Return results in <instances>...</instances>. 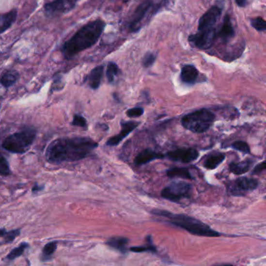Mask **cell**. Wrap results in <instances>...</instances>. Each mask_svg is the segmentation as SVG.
<instances>
[{
  "label": "cell",
  "instance_id": "obj_1",
  "mask_svg": "<svg viewBox=\"0 0 266 266\" xmlns=\"http://www.w3.org/2000/svg\"><path fill=\"white\" fill-rule=\"evenodd\" d=\"M97 147L98 143L89 138H59L46 149V159L53 164L76 162L86 158Z\"/></svg>",
  "mask_w": 266,
  "mask_h": 266
},
{
  "label": "cell",
  "instance_id": "obj_28",
  "mask_svg": "<svg viewBox=\"0 0 266 266\" xmlns=\"http://www.w3.org/2000/svg\"><path fill=\"white\" fill-rule=\"evenodd\" d=\"M148 244L144 245V246L140 247H132L130 248V250L133 252L141 253V252H146V251H149V252H156V247L153 246L152 244V240H150L151 236H148Z\"/></svg>",
  "mask_w": 266,
  "mask_h": 266
},
{
  "label": "cell",
  "instance_id": "obj_9",
  "mask_svg": "<svg viewBox=\"0 0 266 266\" xmlns=\"http://www.w3.org/2000/svg\"><path fill=\"white\" fill-rule=\"evenodd\" d=\"M258 187V181L255 179L241 177L230 183L228 192L234 196H243L248 191L255 190Z\"/></svg>",
  "mask_w": 266,
  "mask_h": 266
},
{
  "label": "cell",
  "instance_id": "obj_19",
  "mask_svg": "<svg viewBox=\"0 0 266 266\" xmlns=\"http://www.w3.org/2000/svg\"><path fill=\"white\" fill-rule=\"evenodd\" d=\"M20 78V74L16 70H7L0 78V84L6 89L12 87L17 82Z\"/></svg>",
  "mask_w": 266,
  "mask_h": 266
},
{
  "label": "cell",
  "instance_id": "obj_4",
  "mask_svg": "<svg viewBox=\"0 0 266 266\" xmlns=\"http://www.w3.org/2000/svg\"><path fill=\"white\" fill-rule=\"evenodd\" d=\"M37 131L32 127H27L19 132L11 134L3 141L2 148L16 154H23L30 148L36 138Z\"/></svg>",
  "mask_w": 266,
  "mask_h": 266
},
{
  "label": "cell",
  "instance_id": "obj_14",
  "mask_svg": "<svg viewBox=\"0 0 266 266\" xmlns=\"http://www.w3.org/2000/svg\"><path fill=\"white\" fill-rule=\"evenodd\" d=\"M234 35H235V30L231 22L230 16L229 15H226L222 26L219 28L218 32H216V38H220L223 42H227L230 39L234 38Z\"/></svg>",
  "mask_w": 266,
  "mask_h": 266
},
{
  "label": "cell",
  "instance_id": "obj_30",
  "mask_svg": "<svg viewBox=\"0 0 266 266\" xmlns=\"http://www.w3.org/2000/svg\"><path fill=\"white\" fill-rule=\"evenodd\" d=\"M231 147L235 150L243 152L244 154H250V147L248 145V143L243 141H235L231 144Z\"/></svg>",
  "mask_w": 266,
  "mask_h": 266
},
{
  "label": "cell",
  "instance_id": "obj_13",
  "mask_svg": "<svg viewBox=\"0 0 266 266\" xmlns=\"http://www.w3.org/2000/svg\"><path fill=\"white\" fill-rule=\"evenodd\" d=\"M140 123L136 122V121H123L121 123V126H122V130H120V132L116 136L112 137L110 138L107 142H106V145L108 146H116L118 145L124 138H126L128 136L130 133L132 132L134 129L137 128L139 126Z\"/></svg>",
  "mask_w": 266,
  "mask_h": 266
},
{
  "label": "cell",
  "instance_id": "obj_10",
  "mask_svg": "<svg viewBox=\"0 0 266 266\" xmlns=\"http://www.w3.org/2000/svg\"><path fill=\"white\" fill-rule=\"evenodd\" d=\"M222 14V8L218 6H213L202 15L198 22V31L208 30L214 28L215 24L218 21Z\"/></svg>",
  "mask_w": 266,
  "mask_h": 266
},
{
  "label": "cell",
  "instance_id": "obj_24",
  "mask_svg": "<svg viewBox=\"0 0 266 266\" xmlns=\"http://www.w3.org/2000/svg\"><path fill=\"white\" fill-rule=\"evenodd\" d=\"M57 244H58L57 241H52L45 245L42 250V256H41L42 261L50 260L57 248Z\"/></svg>",
  "mask_w": 266,
  "mask_h": 266
},
{
  "label": "cell",
  "instance_id": "obj_21",
  "mask_svg": "<svg viewBox=\"0 0 266 266\" xmlns=\"http://www.w3.org/2000/svg\"><path fill=\"white\" fill-rule=\"evenodd\" d=\"M129 240L126 237L123 236H115L112 238L109 239L106 244L110 248H113L115 250H117L122 254H126L127 252V244H128Z\"/></svg>",
  "mask_w": 266,
  "mask_h": 266
},
{
  "label": "cell",
  "instance_id": "obj_17",
  "mask_svg": "<svg viewBox=\"0 0 266 266\" xmlns=\"http://www.w3.org/2000/svg\"><path fill=\"white\" fill-rule=\"evenodd\" d=\"M104 73V66H98L92 70L87 77V82L92 89L96 90L100 87L102 76Z\"/></svg>",
  "mask_w": 266,
  "mask_h": 266
},
{
  "label": "cell",
  "instance_id": "obj_5",
  "mask_svg": "<svg viewBox=\"0 0 266 266\" xmlns=\"http://www.w3.org/2000/svg\"><path fill=\"white\" fill-rule=\"evenodd\" d=\"M216 120V115L207 109L190 112L185 115L181 120L183 126L191 132L204 133L210 128Z\"/></svg>",
  "mask_w": 266,
  "mask_h": 266
},
{
  "label": "cell",
  "instance_id": "obj_6",
  "mask_svg": "<svg viewBox=\"0 0 266 266\" xmlns=\"http://www.w3.org/2000/svg\"><path fill=\"white\" fill-rule=\"evenodd\" d=\"M80 0H49L43 6L45 15L53 18L72 11Z\"/></svg>",
  "mask_w": 266,
  "mask_h": 266
},
{
  "label": "cell",
  "instance_id": "obj_34",
  "mask_svg": "<svg viewBox=\"0 0 266 266\" xmlns=\"http://www.w3.org/2000/svg\"><path fill=\"white\" fill-rule=\"evenodd\" d=\"M63 76L60 75V74H57L55 76L54 80H53V83H52V91L56 90L59 91L61 90L63 88Z\"/></svg>",
  "mask_w": 266,
  "mask_h": 266
},
{
  "label": "cell",
  "instance_id": "obj_32",
  "mask_svg": "<svg viewBox=\"0 0 266 266\" xmlns=\"http://www.w3.org/2000/svg\"><path fill=\"white\" fill-rule=\"evenodd\" d=\"M72 124L74 126H80L83 128H86L88 126L86 119L84 118V116L78 114L74 115Z\"/></svg>",
  "mask_w": 266,
  "mask_h": 266
},
{
  "label": "cell",
  "instance_id": "obj_27",
  "mask_svg": "<svg viewBox=\"0 0 266 266\" xmlns=\"http://www.w3.org/2000/svg\"><path fill=\"white\" fill-rule=\"evenodd\" d=\"M20 230H10V231H6V230H0V236L3 238V241L5 243L12 242L13 240L17 237L20 235Z\"/></svg>",
  "mask_w": 266,
  "mask_h": 266
},
{
  "label": "cell",
  "instance_id": "obj_2",
  "mask_svg": "<svg viewBox=\"0 0 266 266\" xmlns=\"http://www.w3.org/2000/svg\"><path fill=\"white\" fill-rule=\"evenodd\" d=\"M105 28L106 23L101 19L84 24L60 47L63 57L66 60H71L78 53L94 46L99 40Z\"/></svg>",
  "mask_w": 266,
  "mask_h": 266
},
{
  "label": "cell",
  "instance_id": "obj_37",
  "mask_svg": "<svg viewBox=\"0 0 266 266\" xmlns=\"http://www.w3.org/2000/svg\"><path fill=\"white\" fill-rule=\"evenodd\" d=\"M45 187L42 186V185H38V184H35L34 187H33L32 188V192L33 193H36L38 192V191H41V190H43L44 189Z\"/></svg>",
  "mask_w": 266,
  "mask_h": 266
},
{
  "label": "cell",
  "instance_id": "obj_11",
  "mask_svg": "<svg viewBox=\"0 0 266 266\" xmlns=\"http://www.w3.org/2000/svg\"><path fill=\"white\" fill-rule=\"evenodd\" d=\"M152 6H153V3L152 1L146 0L137 7L130 18V23H129V28H130V31H136L140 28L141 22L145 17L150 9L152 8Z\"/></svg>",
  "mask_w": 266,
  "mask_h": 266
},
{
  "label": "cell",
  "instance_id": "obj_8",
  "mask_svg": "<svg viewBox=\"0 0 266 266\" xmlns=\"http://www.w3.org/2000/svg\"><path fill=\"white\" fill-rule=\"evenodd\" d=\"M216 38L215 28L208 30L198 31L196 34L189 36L188 40L191 46L202 50H205L212 47Z\"/></svg>",
  "mask_w": 266,
  "mask_h": 266
},
{
  "label": "cell",
  "instance_id": "obj_25",
  "mask_svg": "<svg viewBox=\"0 0 266 266\" xmlns=\"http://www.w3.org/2000/svg\"><path fill=\"white\" fill-rule=\"evenodd\" d=\"M28 247H29V244L28 243H21L19 246L16 247V248H14V249H13L9 253L8 255L6 256V260L14 261L16 258H18V257L21 256L23 253L24 252V250H26L27 248H28Z\"/></svg>",
  "mask_w": 266,
  "mask_h": 266
},
{
  "label": "cell",
  "instance_id": "obj_22",
  "mask_svg": "<svg viewBox=\"0 0 266 266\" xmlns=\"http://www.w3.org/2000/svg\"><path fill=\"white\" fill-rule=\"evenodd\" d=\"M226 156L223 153H215L209 155L204 162V168L215 170L224 161Z\"/></svg>",
  "mask_w": 266,
  "mask_h": 266
},
{
  "label": "cell",
  "instance_id": "obj_29",
  "mask_svg": "<svg viewBox=\"0 0 266 266\" xmlns=\"http://www.w3.org/2000/svg\"><path fill=\"white\" fill-rule=\"evenodd\" d=\"M11 173L10 165L5 156L0 153V175L1 176H9Z\"/></svg>",
  "mask_w": 266,
  "mask_h": 266
},
{
  "label": "cell",
  "instance_id": "obj_12",
  "mask_svg": "<svg viewBox=\"0 0 266 266\" xmlns=\"http://www.w3.org/2000/svg\"><path fill=\"white\" fill-rule=\"evenodd\" d=\"M198 156L199 153L194 148H179L176 150L170 151L166 154V157L170 160L184 163L193 162L198 158Z\"/></svg>",
  "mask_w": 266,
  "mask_h": 266
},
{
  "label": "cell",
  "instance_id": "obj_39",
  "mask_svg": "<svg viewBox=\"0 0 266 266\" xmlns=\"http://www.w3.org/2000/svg\"><path fill=\"white\" fill-rule=\"evenodd\" d=\"M0 98H1V96H0Z\"/></svg>",
  "mask_w": 266,
  "mask_h": 266
},
{
  "label": "cell",
  "instance_id": "obj_33",
  "mask_svg": "<svg viewBox=\"0 0 266 266\" xmlns=\"http://www.w3.org/2000/svg\"><path fill=\"white\" fill-rule=\"evenodd\" d=\"M156 56L154 53L152 52H147L145 56H144L143 59V66L144 67H150L152 65L154 64L155 61H156Z\"/></svg>",
  "mask_w": 266,
  "mask_h": 266
},
{
  "label": "cell",
  "instance_id": "obj_3",
  "mask_svg": "<svg viewBox=\"0 0 266 266\" xmlns=\"http://www.w3.org/2000/svg\"><path fill=\"white\" fill-rule=\"evenodd\" d=\"M153 214L158 216H162L167 219L169 222L174 226L187 230L190 234L196 236H208V237H216L220 236V234L216 230H212L210 226L205 224L202 221L190 216L184 214H175L167 211L155 210L152 211Z\"/></svg>",
  "mask_w": 266,
  "mask_h": 266
},
{
  "label": "cell",
  "instance_id": "obj_15",
  "mask_svg": "<svg viewBox=\"0 0 266 266\" xmlns=\"http://www.w3.org/2000/svg\"><path fill=\"white\" fill-rule=\"evenodd\" d=\"M164 155L161 152H157L156 151L152 150V149H144L142 152H141L138 156L135 157L134 159V163L137 166H141V165L147 164L148 162L156 160V159H160V158H164Z\"/></svg>",
  "mask_w": 266,
  "mask_h": 266
},
{
  "label": "cell",
  "instance_id": "obj_31",
  "mask_svg": "<svg viewBox=\"0 0 266 266\" xmlns=\"http://www.w3.org/2000/svg\"><path fill=\"white\" fill-rule=\"evenodd\" d=\"M250 24L251 26L258 31H265L266 29V20L262 17H256V18L252 19L250 20Z\"/></svg>",
  "mask_w": 266,
  "mask_h": 266
},
{
  "label": "cell",
  "instance_id": "obj_26",
  "mask_svg": "<svg viewBox=\"0 0 266 266\" xmlns=\"http://www.w3.org/2000/svg\"><path fill=\"white\" fill-rule=\"evenodd\" d=\"M120 68L115 63H109L107 68H106V78L110 83L114 82L116 77L120 74Z\"/></svg>",
  "mask_w": 266,
  "mask_h": 266
},
{
  "label": "cell",
  "instance_id": "obj_18",
  "mask_svg": "<svg viewBox=\"0 0 266 266\" xmlns=\"http://www.w3.org/2000/svg\"><path fill=\"white\" fill-rule=\"evenodd\" d=\"M198 69L192 65H186L183 67L180 74V80L187 84H193L196 82L198 78Z\"/></svg>",
  "mask_w": 266,
  "mask_h": 266
},
{
  "label": "cell",
  "instance_id": "obj_38",
  "mask_svg": "<svg viewBox=\"0 0 266 266\" xmlns=\"http://www.w3.org/2000/svg\"><path fill=\"white\" fill-rule=\"evenodd\" d=\"M236 4L240 7H245L247 6V0H235Z\"/></svg>",
  "mask_w": 266,
  "mask_h": 266
},
{
  "label": "cell",
  "instance_id": "obj_36",
  "mask_svg": "<svg viewBox=\"0 0 266 266\" xmlns=\"http://www.w3.org/2000/svg\"><path fill=\"white\" fill-rule=\"evenodd\" d=\"M266 168V162L263 161V162H261L260 164L257 165V166L254 167V169L252 171V173L253 174H259L261 172L265 171Z\"/></svg>",
  "mask_w": 266,
  "mask_h": 266
},
{
  "label": "cell",
  "instance_id": "obj_7",
  "mask_svg": "<svg viewBox=\"0 0 266 266\" xmlns=\"http://www.w3.org/2000/svg\"><path fill=\"white\" fill-rule=\"evenodd\" d=\"M191 192V185L184 181L170 184L162 190V197L170 202H178L183 198H189Z\"/></svg>",
  "mask_w": 266,
  "mask_h": 266
},
{
  "label": "cell",
  "instance_id": "obj_20",
  "mask_svg": "<svg viewBox=\"0 0 266 266\" xmlns=\"http://www.w3.org/2000/svg\"><path fill=\"white\" fill-rule=\"evenodd\" d=\"M254 162L251 159H245L242 162H232L230 165V172L236 175L244 174L250 170Z\"/></svg>",
  "mask_w": 266,
  "mask_h": 266
},
{
  "label": "cell",
  "instance_id": "obj_35",
  "mask_svg": "<svg viewBox=\"0 0 266 266\" xmlns=\"http://www.w3.org/2000/svg\"><path fill=\"white\" fill-rule=\"evenodd\" d=\"M126 116L130 117V118L139 117V116H141L144 114V110L142 108H141V107L130 109V110L126 111Z\"/></svg>",
  "mask_w": 266,
  "mask_h": 266
},
{
  "label": "cell",
  "instance_id": "obj_16",
  "mask_svg": "<svg viewBox=\"0 0 266 266\" xmlns=\"http://www.w3.org/2000/svg\"><path fill=\"white\" fill-rule=\"evenodd\" d=\"M17 10L14 9L9 12L0 14V34L6 32L12 27L17 17Z\"/></svg>",
  "mask_w": 266,
  "mask_h": 266
},
{
  "label": "cell",
  "instance_id": "obj_23",
  "mask_svg": "<svg viewBox=\"0 0 266 266\" xmlns=\"http://www.w3.org/2000/svg\"><path fill=\"white\" fill-rule=\"evenodd\" d=\"M166 175L170 178H174V177H180V178L188 179V180H193V176L190 174L188 169L184 168H172L166 172Z\"/></svg>",
  "mask_w": 266,
  "mask_h": 266
}]
</instances>
